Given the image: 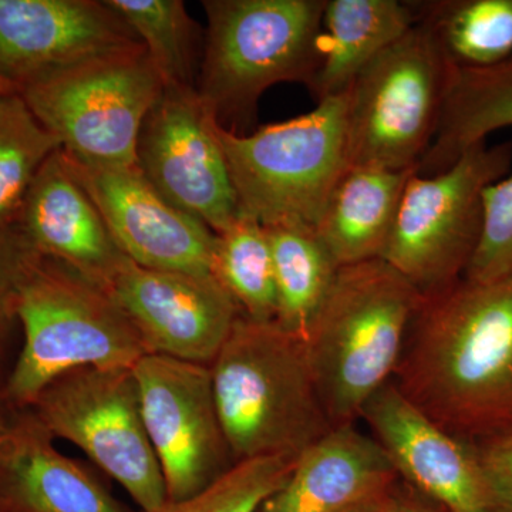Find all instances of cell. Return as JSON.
Wrapping results in <instances>:
<instances>
[{"label": "cell", "instance_id": "obj_1", "mask_svg": "<svg viewBox=\"0 0 512 512\" xmlns=\"http://www.w3.org/2000/svg\"><path fill=\"white\" fill-rule=\"evenodd\" d=\"M392 383L427 419L478 444L512 429V278L421 295Z\"/></svg>", "mask_w": 512, "mask_h": 512}, {"label": "cell", "instance_id": "obj_2", "mask_svg": "<svg viewBox=\"0 0 512 512\" xmlns=\"http://www.w3.org/2000/svg\"><path fill=\"white\" fill-rule=\"evenodd\" d=\"M22 343L3 387V413L29 409L57 376L79 367H134L148 355L109 292L26 241L18 274Z\"/></svg>", "mask_w": 512, "mask_h": 512}, {"label": "cell", "instance_id": "obj_3", "mask_svg": "<svg viewBox=\"0 0 512 512\" xmlns=\"http://www.w3.org/2000/svg\"><path fill=\"white\" fill-rule=\"evenodd\" d=\"M210 367L235 464L299 457L333 430L305 343L275 322L239 315Z\"/></svg>", "mask_w": 512, "mask_h": 512}, {"label": "cell", "instance_id": "obj_4", "mask_svg": "<svg viewBox=\"0 0 512 512\" xmlns=\"http://www.w3.org/2000/svg\"><path fill=\"white\" fill-rule=\"evenodd\" d=\"M420 298L383 259L340 266L306 342L333 429L356 424L392 382Z\"/></svg>", "mask_w": 512, "mask_h": 512}, {"label": "cell", "instance_id": "obj_5", "mask_svg": "<svg viewBox=\"0 0 512 512\" xmlns=\"http://www.w3.org/2000/svg\"><path fill=\"white\" fill-rule=\"evenodd\" d=\"M326 0H205L208 26L197 92L222 128L254 120L284 82L311 89L323 55Z\"/></svg>", "mask_w": 512, "mask_h": 512}, {"label": "cell", "instance_id": "obj_6", "mask_svg": "<svg viewBox=\"0 0 512 512\" xmlns=\"http://www.w3.org/2000/svg\"><path fill=\"white\" fill-rule=\"evenodd\" d=\"M348 94L318 101L295 119L238 134L217 133L237 195L239 217L315 229L349 170Z\"/></svg>", "mask_w": 512, "mask_h": 512}, {"label": "cell", "instance_id": "obj_7", "mask_svg": "<svg viewBox=\"0 0 512 512\" xmlns=\"http://www.w3.org/2000/svg\"><path fill=\"white\" fill-rule=\"evenodd\" d=\"M511 164L512 143H481L439 174L414 171L404 187L383 261L420 295L463 279L480 239L483 192L507 175Z\"/></svg>", "mask_w": 512, "mask_h": 512}, {"label": "cell", "instance_id": "obj_8", "mask_svg": "<svg viewBox=\"0 0 512 512\" xmlns=\"http://www.w3.org/2000/svg\"><path fill=\"white\" fill-rule=\"evenodd\" d=\"M448 73L416 22L377 56L346 93L350 167L416 170L439 126Z\"/></svg>", "mask_w": 512, "mask_h": 512}, {"label": "cell", "instance_id": "obj_9", "mask_svg": "<svg viewBox=\"0 0 512 512\" xmlns=\"http://www.w3.org/2000/svg\"><path fill=\"white\" fill-rule=\"evenodd\" d=\"M163 89L143 46L47 77L19 94L64 153L87 163L136 165L141 127Z\"/></svg>", "mask_w": 512, "mask_h": 512}, {"label": "cell", "instance_id": "obj_10", "mask_svg": "<svg viewBox=\"0 0 512 512\" xmlns=\"http://www.w3.org/2000/svg\"><path fill=\"white\" fill-rule=\"evenodd\" d=\"M55 439L80 448L143 512L167 490L148 437L133 367H79L57 376L29 407Z\"/></svg>", "mask_w": 512, "mask_h": 512}, {"label": "cell", "instance_id": "obj_11", "mask_svg": "<svg viewBox=\"0 0 512 512\" xmlns=\"http://www.w3.org/2000/svg\"><path fill=\"white\" fill-rule=\"evenodd\" d=\"M133 372L167 500L195 497L235 466L215 402L211 367L146 355Z\"/></svg>", "mask_w": 512, "mask_h": 512}, {"label": "cell", "instance_id": "obj_12", "mask_svg": "<svg viewBox=\"0 0 512 512\" xmlns=\"http://www.w3.org/2000/svg\"><path fill=\"white\" fill-rule=\"evenodd\" d=\"M218 123L195 87L164 86L137 141L136 165L175 208L215 234L238 220Z\"/></svg>", "mask_w": 512, "mask_h": 512}, {"label": "cell", "instance_id": "obj_13", "mask_svg": "<svg viewBox=\"0 0 512 512\" xmlns=\"http://www.w3.org/2000/svg\"><path fill=\"white\" fill-rule=\"evenodd\" d=\"M148 355L211 366L241 315L211 274L144 268L126 258L106 285Z\"/></svg>", "mask_w": 512, "mask_h": 512}, {"label": "cell", "instance_id": "obj_14", "mask_svg": "<svg viewBox=\"0 0 512 512\" xmlns=\"http://www.w3.org/2000/svg\"><path fill=\"white\" fill-rule=\"evenodd\" d=\"M63 156L130 261L161 271L211 274L215 232L161 197L137 165L87 163L64 151Z\"/></svg>", "mask_w": 512, "mask_h": 512}, {"label": "cell", "instance_id": "obj_15", "mask_svg": "<svg viewBox=\"0 0 512 512\" xmlns=\"http://www.w3.org/2000/svg\"><path fill=\"white\" fill-rule=\"evenodd\" d=\"M360 419L400 480L441 512H504L476 446L427 419L392 382L365 404Z\"/></svg>", "mask_w": 512, "mask_h": 512}, {"label": "cell", "instance_id": "obj_16", "mask_svg": "<svg viewBox=\"0 0 512 512\" xmlns=\"http://www.w3.org/2000/svg\"><path fill=\"white\" fill-rule=\"evenodd\" d=\"M137 47L143 43L106 0H0V77L18 92Z\"/></svg>", "mask_w": 512, "mask_h": 512}, {"label": "cell", "instance_id": "obj_17", "mask_svg": "<svg viewBox=\"0 0 512 512\" xmlns=\"http://www.w3.org/2000/svg\"><path fill=\"white\" fill-rule=\"evenodd\" d=\"M55 441L32 410L8 414L0 437V512H136Z\"/></svg>", "mask_w": 512, "mask_h": 512}, {"label": "cell", "instance_id": "obj_18", "mask_svg": "<svg viewBox=\"0 0 512 512\" xmlns=\"http://www.w3.org/2000/svg\"><path fill=\"white\" fill-rule=\"evenodd\" d=\"M18 228L30 247L101 288L127 258L99 208L74 177L62 148L47 158L33 180Z\"/></svg>", "mask_w": 512, "mask_h": 512}, {"label": "cell", "instance_id": "obj_19", "mask_svg": "<svg viewBox=\"0 0 512 512\" xmlns=\"http://www.w3.org/2000/svg\"><path fill=\"white\" fill-rule=\"evenodd\" d=\"M399 480L380 444L346 424L303 451L258 512H352L382 498Z\"/></svg>", "mask_w": 512, "mask_h": 512}, {"label": "cell", "instance_id": "obj_20", "mask_svg": "<svg viewBox=\"0 0 512 512\" xmlns=\"http://www.w3.org/2000/svg\"><path fill=\"white\" fill-rule=\"evenodd\" d=\"M416 170L349 167L315 232L339 266L382 259L404 187Z\"/></svg>", "mask_w": 512, "mask_h": 512}, {"label": "cell", "instance_id": "obj_21", "mask_svg": "<svg viewBox=\"0 0 512 512\" xmlns=\"http://www.w3.org/2000/svg\"><path fill=\"white\" fill-rule=\"evenodd\" d=\"M414 25L409 2L326 0L323 55L311 86L320 100L348 93L363 70Z\"/></svg>", "mask_w": 512, "mask_h": 512}, {"label": "cell", "instance_id": "obj_22", "mask_svg": "<svg viewBox=\"0 0 512 512\" xmlns=\"http://www.w3.org/2000/svg\"><path fill=\"white\" fill-rule=\"evenodd\" d=\"M512 127V56L484 69H450L439 126L416 173L447 170L495 131Z\"/></svg>", "mask_w": 512, "mask_h": 512}, {"label": "cell", "instance_id": "obj_23", "mask_svg": "<svg viewBox=\"0 0 512 512\" xmlns=\"http://www.w3.org/2000/svg\"><path fill=\"white\" fill-rule=\"evenodd\" d=\"M265 229L274 262L275 323L306 345L340 266L313 228L272 225Z\"/></svg>", "mask_w": 512, "mask_h": 512}, {"label": "cell", "instance_id": "obj_24", "mask_svg": "<svg viewBox=\"0 0 512 512\" xmlns=\"http://www.w3.org/2000/svg\"><path fill=\"white\" fill-rule=\"evenodd\" d=\"M450 69H484L512 56V0L409 2Z\"/></svg>", "mask_w": 512, "mask_h": 512}, {"label": "cell", "instance_id": "obj_25", "mask_svg": "<svg viewBox=\"0 0 512 512\" xmlns=\"http://www.w3.org/2000/svg\"><path fill=\"white\" fill-rule=\"evenodd\" d=\"M146 49L164 86L195 87L202 57L197 23L181 0H106Z\"/></svg>", "mask_w": 512, "mask_h": 512}, {"label": "cell", "instance_id": "obj_26", "mask_svg": "<svg viewBox=\"0 0 512 512\" xmlns=\"http://www.w3.org/2000/svg\"><path fill=\"white\" fill-rule=\"evenodd\" d=\"M211 275L255 322H275L274 262L264 225L247 217L215 234Z\"/></svg>", "mask_w": 512, "mask_h": 512}, {"label": "cell", "instance_id": "obj_27", "mask_svg": "<svg viewBox=\"0 0 512 512\" xmlns=\"http://www.w3.org/2000/svg\"><path fill=\"white\" fill-rule=\"evenodd\" d=\"M59 148L19 93L0 94V235L18 225L33 180Z\"/></svg>", "mask_w": 512, "mask_h": 512}, {"label": "cell", "instance_id": "obj_28", "mask_svg": "<svg viewBox=\"0 0 512 512\" xmlns=\"http://www.w3.org/2000/svg\"><path fill=\"white\" fill-rule=\"evenodd\" d=\"M298 457L274 456L241 461L211 487L188 500L167 501L154 512H258L291 476Z\"/></svg>", "mask_w": 512, "mask_h": 512}, {"label": "cell", "instance_id": "obj_29", "mask_svg": "<svg viewBox=\"0 0 512 512\" xmlns=\"http://www.w3.org/2000/svg\"><path fill=\"white\" fill-rule=\"evenodd\" d=\"M464 278L473 282L512 278V174L483 192L480 239Z\"/></svg>", "mask_w": 512, "mask_h": 512}, {"label": "cell", "instance_id": "obj_30", "mask_svg": "<svg viewBox=\"0 0 512 512\" xmlns=\"http://www.w3.org/2000/svg\"><path fill=\"white\" fill-rule=\"evenodd\" d=\"M26 239L18 225L0 235V397L10 373V352L20 333L18 318V274ZM0 414L3 413L0 403ZM6 416V414H5Z\"/></svg>", "mask_w": 512, "mask_h": 512}, {"label": "cell", "instance_id": "obj_31", "mask_svg": "<svg viewBox=\"0 0 512 512\" xmlns=\"http://www.w3.org/2000/svg\"><path fill=\"white\" fill-rule=\"evenodd\" d=\"M476 448L498 503L512 512V429Z\"/></svg>", "mask_w": 512, "mask_h": 512}, {"label": "cell", "instance_id": "obj_32", "mask_svg": "<svg viewBox=\"0 0 512 512\" xmlns=\"http://www.w3.org/2000/svg\"><path fill=\"white\" fill-rule=\"evenodd\" d=\"M384 512H441L402 480L383 497Z\"/></svg>", "mask_w": 512, "mask_h": 512}, {"label": "cell", "instance_id": "obj_33", "mask_svg": "<svg viewBox=\"0 0 512 512\" xmlns=\"http://www.w3.org/2000/svg\"><path fill=\"white\" fill-rule=\"evenodd\" d=\"M383 497L379 498L377 501H373V503L363 505V507L357 508V510L352 512H384Z\"/></svg>", "mask_w": 512, "mask_h": 512}, {"label": "cell", "instance_id": "obj_34", "mask_svg": "<svg viewBox=\"0 0 512 512\" xmlns=\"http://www.w3.org/2000/svg\"><path fill=\"white\" fill-rule=\"evenodd\" d=\"M19 93L18 89H16L15 84L8 82V80L2 79L0 77V94H15Z\"/></svg>", "mask_w": 512, "mask_h": 512}, {"label": "cell", "instance_id": "obj_35", "mask_svg": "<svg viewBox=\"0 0 512 512\" xmlns=\"http://www.w3.org/2000/svg\"><path fill=\"white\" fill-rule=\"evenodd\" d=\"M6 423H8V416H5V414H0V437H2V434L5 433Z\"/></svg>", "mask_w": 512, "mask_h": 512}]
</instances>
